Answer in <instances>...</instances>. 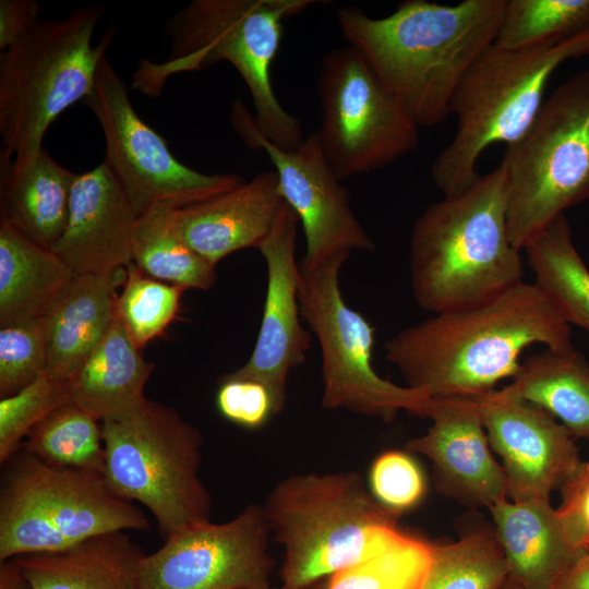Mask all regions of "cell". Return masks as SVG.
I'll return each instance as SVG.
<instances>
[{
    "mask_svg": "<svg viewBox=\"0 0 589 589\" xmlns=\"http://www.w3.org/2000/svg\"><path fill=\"white\" fill-rule=\"evenodd\" d=\"M501 163L508 181V233L522 251L565 209L589 199V70L553 91Z\"/></svg>",
    "mask_w": 589,
    "mask_h": 589,
    "instance_id": "10",
    "label": "cell"
},
{
    "mask_svg": "<svg viewBox=\"0 0 589 589\" xmlns=\"http://www.w3.org/2000/svg\"><path fill=\"white\" fill-rule=\"evenodd\" d=\"M318 0H193L166 24L170 55L161 62L142 60L132 86L157 96L178 73L202 71L226 61L244 81L259 132L292 151L306 137L301 121L279 103L271 77L285 23Z\"/></svg>",
    "mask_w": 589,
    "mask_h": 589,
    "instance_id": "3",
    "label": "cell"
},
{
    "mask_svg": "<svg viewBox=\"0 0 589 589\" xmlns=\"http://www.w3.org/2000/svg\"><path fill=\"white\" fill-rule=\"evenodd\" d=\"M0 589H33L15 558L0 562Z\"/></svg>",
    "mask_w": 589,
    "mask_h": 589,
    "instance_id": "41",
    "label": "cell"
},
{
    "mask_svg": "<svg viewBox=\"0 0 589 589\" xmlns=\"http://www.w3.org/2000/svg\"><path fill=\"white\" fill-rule=\"evenodd\" d=\"M41 5L35 0L0 1V50L15 44L41 21Z\"/></svg>",
    "mask_w": 589,
    "mask_h": 589,
    "instance_id": "40",
    "label": "cell"
},
{
    "mask_svg": "<svg viewBox=\"0 0 589 589\" xmlns=\"http://www.w3.org/2000/svg\"><path fill=\"white\" fill-rule=\"evenodd\" d=\"M104 478L119 497L154 516L164 539L211 520L212 496L200 478L201 431L172 407L145 399L101 421Z\"/></svg>",
    "mask_w": 589,
    "mask_h": 589,
    "instance_id": "8",
    "label": "cell"
},
{
    "mask_svg": "<svg viewBox=\"0 0 589 589\" xmlns=\"http://www.w3.org/2000/svg\"><path fill=\"white\" fill-rule=\"evenodd\" d=\"M506 0L441 4L405 0L384 17L357 7L337 10L347 44L419 127L450 116V103L476 59L494 44Z\"/></svg>",
    "mask_w": 589,
    "mask_h": 589,
    "instance_id": "2",
    "label": "cell"
},
{
    "mask_svg": "<svg viewBox=\"0 0 589 589\" xmlns=\"http://www.w3.org/2000/svg\"><path fill=\"white\" fill-rule=\"evenodd\" d=\"M556 589H589V553L562 577Z\"/></svg>",
    "mask_w": 589,
    "mask_h": 589,
    "instance_id": "42",
    "label": "cell"
},
{
    "mask_svg": "<svg viewBox=\"0 0 589 589\" xmlns=\"http://www.w3.org/2000/svg\"><path fill=\"white\" fill-rule=\"evenodd\" d=\"M369 490L385 508L400 516L420 503L425 492L423 473L407 453L380 454L369 470Z\"/></svg>",
    "mask_w": 589,
    "mask_h": 589,
    "instance_id": "37",
    "label": "cell"
},
{
    "mask_svg": "<svg viewBox=\"0 0 589 589\" xmlns=\"http://www.w3.org/2000/svg\"><path fill=\"white\" fill-rule=\"evenodd\" d=\"M506 560L494 530H476L432 546L431 564L420 589H503Z\"/></svg>",
    "mask_w": 589,
    "mask_h": 589,
    "instance_id": "31",
    "label": "cell"
},
{
    "mask_svg": "<svg viewBox=\"0 0 589 589\" xmlns=\"http://www.w3.org/2000/svg\"><path fill=\"white\" fill-rule=\"evenodd\" d=\"M74 276L53 251L0 220V326L44 317Z\"/></svg>",
    "mask_w": 589,
    "mask_h": 589,
    "instance_id": "26",
    "label": "cell"
},
{
    "mask_svg": "<svg viewBox=\"0 0 589 589\" xmlns=\"http://www.w3.org/2000/svg\"><path fill=\"white\" fill-rule=\"evenodd\" d=\"M84 101L104 134V163L139 216L157 204L181 208L201 203L245 181L235 173H204L177 159L166 141L137 115L125 83L107 57Z\"/></svg>",
    "mask_w": 589,
    "mask_h": 589,
    "instance_id": "13",
    "label": "cell"
},
{
    "mask_svg": "<svg viewBox=\"0 0 589 589\" xmlns=\"http://www.w3.org/2000/svg\"><path fill=\"white\" fill-rule=\"evenodd\" d=\"M508 387L553 416L575 440L589 438V364L574 347L526 358Z\"/></svg>",
    "mask_w": 589,
    "mask_h": 589,
    "instance_id": "27",
    "label": "cell"
},
{
    "mask_svg": "<svg viewBox=\"0 0 589 589\" xmlns=\"http://www.w3.org/2000/svg\"><path fill=\"white\" fill-rule=\"evenodd\" d=\"M589 55V32L521 49L489 46L471 64L450 103L457 118L452 142L431 166L444 196L456 195L480 177L477 164L493 144L509 145L530 128L555 70Z\"/></svg>",
    "mask_w": 589,
    "mask_h": 589,
    "instance_id": "7",
    "label": "cell"
},
{
    "mask_svg": "<svg viewBox=\"0 0 589 589\" xmlns=\"http://www.w3.org/2000/svg\"><path fill=\"white\" fill-rule=\"evenodd\" d=\"M570 325L545 292L525 280L464 308L435 313L385 342L407 386L431 397L478 399L519 371L533 344L573 347Z\"/></svg>",
    "mask_w": 589,
    "mask_h": 589,
    "instance_id": "1",
    "label": "cell"
},
{
    "mask_svg": "<svg viewBox=\"0 0 589 589\" xmlns=\"http://www.w3.org/2000/svg\"><path fill=\"white\" fill-rule=\"evenodd\" d=\"M524 251L534 283L566 322L589 332V269L573 242L565 214L551 221Z\"/></svg>",
    "mask_w": 589,
    "mask_h": 589,
    "instance_id": "28",
    "label": "cell"
},
{
    "mask_svg": "<svg viewBox=\"0 0 589 589\" xmlns=\"http://www.w3.org/2000/svg\"><path fill=\"white\" fill-rule=\"evenodd\" d=\"M4 465L0 562L149 527L144 512L115 494L101 472L56 468L23 449Z\"/></svg>",
    "mask_w": 589,
    "mask_h": 589,
    "instance_id": "9",
    "label": "cell"
},
{
    "mask_svg": "<svg viewBox=\"0 0 589 589\" xmlns=\"http://www.w3.org/2000/svg\"><path fill=\"white\" fill-rule=\"evenodd\" d=\"M21 449L56 468L104 471L101 421L73 402L41 420Z\"/></svg>",
    "mask_w": 589,
    "mask_h": 589,
    "instance_id": "30",
    "label": "cell"
},
{
    "mask_svg": "<svg viewBox=\"0 0 589 589\" xmlns=\"http://www.w3.org/2000/svg\"><path fill=\"white\" fill-rule=\"evenodd\" d=\"M284 204L277 175L272 169L206 201L173 208L171 223L193 251L216 266L236 251L259 249Z\"/></svg>",
    "mask_w": 589,
    "mask_h": 589,
    "instance_id": "20",
    "label": "cell"
},
{
    "mask_svg": "<svg viewBox=\"0 0 589 589\" xmlns=\"http://www.w3.org/2000/svg\"><path fill=\"white\" fill-rule=\"evenodd\" d=\"M284 548L281 586L306 589L342 568L389 550L408 533L356 471L292 474L262 505Z\"/></svg>",
    "mask_w": 589,
    "mask_h": 589,
    "instance_id": "5",
    "label": "cell"
},
{
    "mask_svg": "<svg viewBox=\"0 0 589 589\" xmlns=\"http://www.w3.org/2000/svg\"><path fill=\"white\" fill-rule=\"evenodd\" d=\"M233 128L252 148L265 152L274 166L284 201L296 213L305 238L301 262L316 264L348 260L353 251H373L375 244L356 217L348 189L328 163L316 133L292 151L283 149L256 129L253 116L236 103Z\"/></svg>",
    "mask_w": 589,
    "mask_h": 589,
    "instance_id": "15",
    "label": "cell"
},
{
    "mask_svg": "<svg viewBox=\"0 0 589 589\" xmlns=\"http://www.w3.org/2000/svg\"><path fill=\"white\" fill-rule=\"evenodd\" d=\"M218 385L215 398L217 410L233 424L255 430L277 416L272 393L263 383L224 374Z\"/></svg>",
    "mask_w": 589,
    "mask_h": 589,
    "instance_id": "38",
    "label": "cell"
},
{
    "mask_svg": "<svg viewBox=\"0 0 589 589\" xmlns=\"http://www.w3.org/2000/svg\"><path fill=\"white\" fill-rule=\"evenodd\" d=\"M503 589H506L505 586L503 587Z\"/></svg>",
    "mask_w": 589,
    "mask_h": 589,
    "instance_id": "45",
    "label": "cell"
},
{
    "mask_svg": "<svg viewBox=\"0 0 589 589\" xmlns=\"http://www.w3.org/2000/svg\"><path fill=\"white\" fill-rule=\"evenodd\" d=\"M298 225V216L285 203L259 248L266 263L267 286L253 351L241 368L226 374L263 383L272 393L277 414L286 406L288 375L305 362L312 338L301 323Z\"/></svg>",
    "mask_w": 589,
    "mask_h": 589,
    "instance_id": "17",
    "label": "cell"
},
{
    "mask_svg": "<svg viewBox=\"0 0 589 589\" xmlns=\"http://www.w3.org/2000/svg\"><path fill=\"white\" fill-rule=\"evenodd\" d=\"M508 181L501 163L465 191L416 219L409 240L414 300L435 313L474 304L524 280L507 226Z\"/></svg>",
    "mask_w": 589,
    "mask_h": 589,
    "instance_id": "4",
    "label": "cell"
},
{
    "mask_svg": "<svg viewBox=\"0 0 589 589\" xmlns=\"http://www.w3.org/2000/svg\"><path fill=\"white\" fill-rule=\"evenodd\" d=\"M273 589H288V588L280 586V587L273 588Z\"/></svg>",
    "mask_w": 589,
    "mask_h": 589,
    "instance_id": "44",
    "label": "cell"
},
{
    "mask_svg": "<svg viewBox=\"0 0 589 589\" xmlns=\"http://www.w3.org/2000/svg\"><path fill=\"white\" fill-rule=\"evenodd\" d=\"M425 434L406 450L428 457L437 491L469 507L490 508L507 498L503 467L491 446L476 399L433 397Z\"/></svg>",
    "mask_w": 589,
    "mask_h": 589,
    "instance_id": "18",
    "label": "cell"
},
{
    "mask_svg": "<svg viewBox=\"0 0 589 589\" xmlns=\"http://www.w3.org/2000/svg\"><path fill=\"white\" fill-rule=\"evenodd\" d=\"M127 268L75 275L44 316L46 374L71 381L109 330L117 315L118 288Z\"/></svg>",
    "mask_w": 589,
    "mask_h": 589,
    "instance_id": "22",
    "label": "cell"
},
{
    "mask_svg": "<svg viewBox=\"0 0 589 589\" xmlns=\"http://www.w3.org/2000/svg\"><path fill=\"white\" fill-rule=\"evenodd\" d=\"M0 397H9L46 374L44 317L0 326Z\"/></svg>",
    "mask_w": 589,
    "mask_h": 589,
    "instance_id": "36",
    "label": "cell"
},
{
    "mask_svg": "<svg viewBox=\"0 0 589 589\" xmlns=\"http://www.w3.org/2000/svg\"><path fill=\"white\" fill-rule=\"evenodd\" d=\"M345 262H299L300 313L322 356L321 406L385 422H392L400 410L428 418L433 397L385 380L374 370L375 328L342 297L339 272Z\"/></svg>",
    "mask_w": 589,
    "mask_h": 589,
    "instance_id": "11",
    "label": "cell"
},
{
    "mask_svg": "<svg viewBox=\"0 0 589 589\" xmlns=\"http://www.w3.org/2000/svg\"><path fill=\"white\" fill-rule=\"evenodd\" d=\"M173 207L157 204L139 216L133 235L132 261L146 275L185 289L208 290L216 266L193 251L175 231Z\"/></svg>",
    "mask_w": 589,
    "mask_h": 589,
    "instance_id": "29",
    "label": "cell"
},
{
    "mask_svg": "<svg viewBox=\"0 0 589 589\" xmlns=\"http://www.w3.org/2000/svg\"><path fill=\"white\" fill-rule=\"evenodd\" d=\"M501 457L512 501L550 500L582 461L575 438L553 416L508 386L476 399Z\"/></svg>",
    "mask_w": 589,
    "mask_h": 589,
    "instance_id": "16",
    "label": "cell"
},
{
    "mask_svg": "<svg viewBox=\"0 0 589 589\" xmlns=\"http://www.w3.org/2000/svg\"><path fill=\"white\" fill-rule=\"evenodd\" d=\"M589 32V0H506L494 44L521 49Z\"/></svg>",
    "mask_w": 589,
    "mask_h": 589,
    "instance_id": "32",
    "label": "cell"
},
{
    "mask_svg": "<svg viewBox=\"0 0 589 589\" xmlns=\"http://www.w3.org/2000/svg\"><path fill=\"white\" fill-rule=\"evenodd\" d=\"M271 530L262 505L226 522L206 521L165 539L145 554L140 589H273Z\"/></svg>",
    "mask_w": 589,
    "mask_h": 589,
    "instance_id": "14",
    "label": "cell"
},
{
    "mask_svg": "<svg viewBox=\"0 0 589 589\" xmlns=\"http://www.w3.org/2000/svg\"><path fill=\"white\" fill-rule=\"evenodd\" d=\"M154 370L116 315L109 330L70 381L71 402L98 420L122 416L145 399Z\"/></svg>",
    "mask_w": 589,
    "mask_h": 589,
    "instance_id": "25",
    "label": "cell"
},
{
    "mask_svg": "<svg viewBox=\"0 0 589 589\" xmlns=\"http://www.w3.org/2000/svg\"><path fill=\"white\" fill-rule=\"evenodd\" d=\"M105 5L82 7L63 19L41 20L0 55V161L29 163L51 123L85 100L115 35L93 44Z\"/></svg>",
    "mask_w": 589,
    "mask_h": 589,
    "instance_id": "6",
    "label": "cell"
},
{
    "mask_svg": "<svg viewBox=\"0 0 589 589\" xmlns=\"http://www.w3.org/2000/svg\"><path fill=\"white\" fill-rule=\"evenodd\" d=\"M433 544L407 534L374 557L335 572L306 589H420Z\"/></svg>",
    "mask_w": 589,
    "mask_h": 589,
    "instance_id": "33",
    "label": "cell"
},
{
    "mask_svg": "<svg viewBox=\"0 0 589 589\" xmlns=\"http://www.w3.org/2000/svg\"><path fill=\"white\" fill-rule=\"evenodd\" d=\"M71 402L70 381L43 374L20 392L0 399V462L17 453L29 432L50 412Z\"/></svg>",
    "mask_w": 589,
    "mask_h": 589,
    "instance_id": "35",
    "label": "cell"
},
{
    "mask_svg": "<svg viewBox=\"0 0 589 589\" xmlns=\"http://www.w3.org/2000/svg\"><path fill=\"white\" fill-rule=\"evenodd\" d=\"M117 300V315L141 350L176 318L185 288L144 274L131 261Z\"/></svg>",
    "mask_w": 589,
    "mask_h": 589,
    "instance_id": "34",
    "label": "cell"
},
{
    "mask_svg": "<svg viewBox=\"0 0 589 589\" xmlns=\"http://www.w3.org/2000/svg\"><path fill=\"white\" fill-rule=\"evenodd\" d=\"M505 588H506V589H522V588L517 587V586H515V585H512V584H509V582H507V581H506V584H505Z\"/></svg>",
    "mask_w": 589,
    "mask_h": 589,
    "instance_id": "43",
    "label": "cell"
},
{
    "mask_svg": "<svg viewBox=\"0 0 589 589\" xmlns=\"http://www.w3.org/2000/svg\"><path fill=\"white\" fill-rule=\"evenodd\" d=\"M1 219L35 243L51 250L62 236L77 173L43 147L27 164L0 161Z\"/></svg>",
    "mask_w": 589,
    "mask_h": 589,
    "instance_id": "24",
    "label": "cell"
},
{
    "mask_svg": "<svg viewBox=\"0 0 589 589\" xmlns=\"http://www.w3.org/2000/svg\"><path fill=\"white\" fill-rule=\"evenodd\" d=\"M139 215L103 161L77 173L64 231L53 251L75 275L105 274L132 261Z\"/></svg>",
    "mask_w": 589,
    "mask_h": 589,
    "instance_id": "19",
    "label": "cell"
},
{
    "mask_svg": "<svg viewBox=\"0 0 589 589\" xmlns=\"http://www.w3.org/2000/svg\"><path fill=\"white\" fill-rule=\"evenodd\" d=\"M144 555L127 531H113L61 551L14 558L33 589H140Z\"/></svg>",
    "mask_w": 589,
    "mask_h": 589,
    "instance_id": "23",
    "label": "cell"
},
{
    "mask_svg": "<svg viewBox=\"0 0 589 589\" xmlns=\"http://www.w3.org/2000/svg\"><path fill=\"white\" fill-rule=\"evenodd\" d=\"M316 93L321 125L315 133L341 181L383 169L419 146V125L353 47L323 57Z\"/></svg>",
    "mask_w": 589,
    "mask_h": 589,
    "instance_id": "12",
    "label": "cell"
},
{
    "mask_svg": "<svg viewBox=\"0 0 589 589\" xmlns=\"http://www.w3.org/2000/svg\"><path fill=\"white\" fill-rule=\"evenodd\" d=\"M561 490L557 509L564 525L576 544L589 552V460L580 462Z\"/></svg>",
    "mask_w": 589,
    "mask_h": 589,
    "instance_id": "39",
    "label": "cell"
},
{
    "mask_svg": "<svg viewBox=\"0 0 589 589\" xmlns=\"http://www.w3.org/2000/svg\"><path fill=\"white\" fill-rule=\"evenodd\" d=\"M505 555L507 582L556 589L587 551L576 544L550 500H502L489 508Z\"/></svg>",
    "mask_w": 589,
    "mask_h": 589,
    "instance_id": "21",
    "label": "cell"
}]
</instances>
